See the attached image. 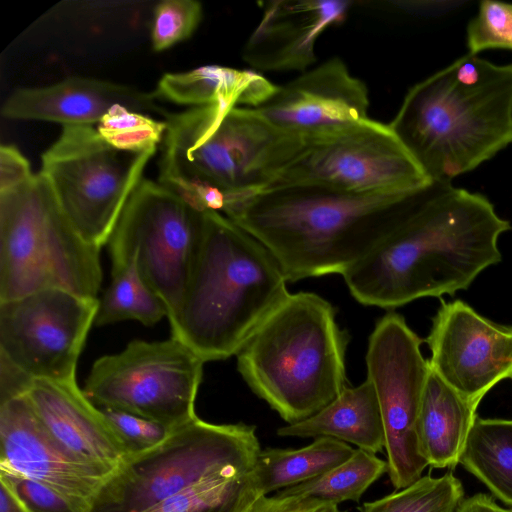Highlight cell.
<instances>
[{
	"label": "cell",
	"instance_id": "obj_1",
	"mask_svg": "<svg viewBox=\"0 0 512 512\" xmlns=\"http://www.w3.org/2000/svg\"><path fill=\"white\" fill-rule=\"evenodd\" d=\"M510 228L484 196L431 181L406 197L387 237L342 276L366 306L453 295L501 260L498 240Z\"/></svg>",
	"mask_w": 512,
	"mask_h": 512
},
{
	"label": "cell",
	"instance_id": "obj_2",
	"mask_svg": "<svg viewBox=\"0 0 512 512\" xmlns=\"http://www.w3.org/2000/svg\"><path fill=\"white\" fill-rule=\"evenodd\" d=\"M410 194L272 187L228 199L221 213L264 245L295 282L343 275L359 263L391 232Z\"/></svg>",
	"mask_w": 512,
	"mask_h": 512
},
{
	"label": "cell",
	"instance_id": "obj_3",
	"mask_svg": "<svg viewBox=\"0 0 512 512\" xmlns=\"http://www.w3.org/2000/svg\"><path fill=\"white\" fill-rule=\"evenodd\" d=\"M388 125L431 181L451 182L512 142V64L468 53L415 84Z\"/></svg>",
	"mask_w": 512,
	"mask_h": 512
},
{
	"label": "cell",
	"instance_id": "obj_4",
	"mask_svg": "<svg viewBox=\"0 0 512 512\" xmlns=\"http://www.w3.org/2000/svg\"><path fill=\"white\" fill-rule=\"evenodd\" d=\"M275 257L256 238L215 210L204 231L171 336L204 362L236 355L264 318L288 295Z\"/></svg>",
	"mask_w": 512,
	"mask_h": 512
},
{
	"label": "cell",
	"instance_id": "obj_5",
	"mask_svg": "<svg viewBox=\"0 0 512 512\" xmlns=\"http://www.w3.org/2000/svg\"><path fill=\"white\" fill-rule=\"evenodd\" d=\"M165 121L159 182L203 211L265 188L305 139L248 107H192Z\"/></svg>",
	"mask_w": 512,
	"mask_h": 512
},
{
	"label": "cell",
	"instance_id": "obj_6",
	"mask_svg": "<svg viewBox=\"0 0 512 512\" xmlns=\"http://www.w3.org/2000/svg\"><path fill=\"white\" fill-rule=\"evenodd\" d=\"M347 343L328 301L310 292L288 293L236 354L237 369L259 398L293 424L346 387Z\"/></svg>",
	"mask_w": 512,
	"mask_h": 512
},
{
	"label": "cell",
	"instance_id": "obj_7",
	"mask_svg": "<svg viewBox=\"0 0 512 512\" xmlns=\"http://www.w3.org/2000/svg\"><path fill=\"white\" fill-rule=\"evenodd\" d=\"M99 253L75 230L40 172L0 192V302L46 289L97 298Z\"/></svg>",
	"mask_w": 512,
	"mask_h": 512
},
{
	"label": "cell",
	"instance_id": "obj_8",
	"mask_svg": "<svg viewBox=\"0 0 512 512\" xmlns=\"http://www.w3.org/2000/svg\"><path fill=\"white\" fill-rule=\"evenodd\" d=\"M261 450L254 425L196 417L152 450L129 457L105 482L89 512H144L200 482L255 466Z\"/></svg>",
	"mask_w": 512,
	"mask_h": 512
},
{
	"label": "cell",
	"instance_id": "obj_9",
	"mask_svg": "<svg viewBox=\"0 0 512 512\" xmlns=\"http://www.w3.org/2000/svg\"><path fill=\"white\" fill-rule=\"evenodd\" d=\"M155 152L116 149L93 125L63 126L42 154L40 173L79 235L101 249Z\"/></svg>",
	"mask_w": 512,
	"mask_h": 512
},
{
	"label": "cell",
	"instance_id": "obj_10",
	"mask_svg": "<svg viewBox=\"0 0 512 512\" xmlns=\"http://www.w3.org/2000/svg\"><path fill=\"white\" fill-rule=\"evenodd\" d=\"M203 231V210L159 181L142 179L108 241L111 270L134 259L170 321L182 304Z\"/></svg>",
	"mask_w": 512,
	"mask_h": 512
},
{
	"label": "cell",
	"instance_id": "obj_11",
	"mask_svg": "<svg viewBox=\"0 0 512 512\" xmlns=\"http://www.w3.org/2000/svg\"><path fill=\"white\" fill-rule=\"evenodd\" d=\"M430 182L389 125L367 118L305 137L263 189L302 185L352 194L405 195Z\"/></svg>",
	"mask_w": 512,
	"mask_h": 512
},
{
	"label": "cell",
	"instance_id": "obj_12",
	"mask_svg": "<svg viewBox=\"0 0 512 512\" xmlns=\"http://www.w3.org/2000/svg\"><path fill=\"white\" fill-rule=\"evenodd\" d=\"M204 361L175 337L133 340L97 359L83 392L96 406L122 409L169 428L194 418Z\"/></svg>",
	"mask_w": 512,
	"mask_h": 512
},
{
	"label": "cell",
	"instance_id": "obj_13",
	"mask_svg": "<svg viewBox=\"0 0 512 512\" xmlns=\"http://www.w3.org/2000/svg\"><path fill=\"white\" fill-rule=\"evenodd\" d=\"M421 339L395 313H387L372 331L367 347V378L378 398L384 428L387 473L400 490L422 475L428 463L419 444V417L430 371Z\"/></svg>",
	"mask_w": 512,
	"mask_h": 512
},
{
	"label": "cell",
	"instance_id": "obj_14",
	"mask_svg": "<svg viewBox=\"0 0 512 512\" xmlns=\"http://www.w3.org/2000/svg\"><path fill=\"white\" fill-rule=\"evenodd\" d=\"M98 307L97 298L63 289L2 301L0 356L35 380H75Z\"/></svg>",
	"mask_w": 512,
	"mask_h": 512
},
{
	"label": "cell",
	"instance_id": "obj_15",
	"mask_svg": "<svg viewBox=\"0 0 512 512\" xmlns=\"http://www.w3.org/2000/svg\"><path fill=\"white\" fill-rule=\"evenodd\" d=\"M427 343L431 370L474 403L512 377V326L484 318L463 301L442 303Z\"/></svg>",
	"mask_w": 512,
	"mask_h": 512
},
{
	"label": "cell",
	"instance_id": "obj_16",
	"mask_svg": "<svg viewBox=\"0 0 512 512\" xmlns=\"http://www.w3.org/2000/svg\"><path fill=\"white\" fill-rule=\"evenodd\" d=\"M113 470L86 463L59 446L26 395L0 403V474L37 481L89 512Z\"/></svg>",
	"mask_w": 512,
	"mask_h": 512
},
{
	"label": "cell",
	"instance_id": "obj_17",
	"mask_svg": "<svg viewBox=\"0 0 512 512\" xmlns=\"http://www.w3.org/2000/svg\"><path fill=\"white\" fill-rule=\"evenodd\" d=\"M369 103L365 83L334 57L278 86L254 109L279 129L309 137L369 118Z\"/></svg>",
	"mask_w": 512,
	"mask_h": 512
},
{
	"label": "cell",
	"instance_id": "obj_18",
	"mask_svg": "<svg viewBox=\"0 0 512 512\" xmlns=\"http://www.w3.org/2000/svg\"><path fill=\"white\" fill-rule=\"evenodd\" d=\"M355 4L347 0L267 2L260 22L244 44L242 58L255 70L302 73L316 61L319 37L342 23Z\"/></svg>",
	"mask_w": 512,
	"mask_h": 512
},
{
	"label": "cell",
	"instance_id": "obj_19",
	"mask_svg": "<svg viewBox=\"0 0 512 512\" xmlns=\"http://www.w3.org/2000/svg\"><path fill=\"white\" fill-rule=\"evenodd\" d=\"M27 396L46 431L72 456L113 471L129 458L103 413L76 379L35 380Z\"/></svg>",
	"mask_w": 512,
	"mask_h": 512
},
{
	"label": "cell",
	"instance_id": "obj_20",
	"mask_svg": "<svg viewBox=\"0 0 512 512\" xmlns=\"http://www.w3.org/2000/svg\"><path fill=\"white\" fill-rule=\"evenodd\" d=\"M134 111L168 113L156 103L154 93L126 85L87 77H71L43 87L20 88L1 108L10 120L47 121L69 125L98 124L114 106Z\"/></svg>",
	"mask_w": 512,
	"mask_h": 512
},
{
	"label": "cell",
	"instance_id": "obj_21",
	"mask_svg": "<svg viewBox=\"0 0 512 512\" xmlns=\"http://www.w3.org/2000/svg\"><path fill=\"white\" fill-rule=\"evenodd\" d=\"M277 87L253 70L211 64L185 72L165 73L153 93L156 98L191 108L210 105L256 108Z\"/></svg>",
	"mask_w": 512,
	"mask_h": 512
},
{
	"label": "cell",
	"instance_id": "obj_22",
	"mask_svg": "<svg viewBox=\"0 0 512 512\" xmlns=\"http://www.w3.org/2000/svg\"><path fill=\"white\" fill-rule=\"evenodd\" d=\"M282 437H331L373 454L384 450L385 437L376 391L367 378L345 387L311 417L278 428Z\"/></svg>",
	"mask_w": 512,
	"mask_h": 512
},
{
	"label": "cell",
	"instance_id": "obj_23",
	"mask_svg": "<svg viewBox=\"0 0 512 512\" xmlns=\"http://www.w3.org/2000/svg\"><path fill=\"white\" fill-rule=\"evenodd\" d=\"M479 404L460 395L430 368L419 417L421 453L433 468H454L466 446Z\"/></svg>",
	"mask_w": 512,
	"mask_h": 512
},
{
	"label": "cell",
	"instance_id": "obj_24",
	"mask_svg": "<svg viewBox=\"0 0 512 512\" xmlns=\"http://www.w3.org/2000/svg\"><path fill=\"white\" fill-rule=\"evenodd\" d=\"M355 449L331 437H317L298 449L268 448L261 450L254 478L258 494L289 488L326 473L352 456Z\"/></svg>",
	"mask_w": 512,
	"mask_h": 512
},
{
	"label": "cell",
	"instance_id": "obj_25",
	"mask_svg": "<svg viewBox=\"0 0 512 512\" xmlns=\"http://www.w3.org/2000/svg\"><path fill=\"white\" fill-rule=\"evenodd\" d=\"M460 463L512 506V420L476 417Z\"/></svg>",
	"mask_w": 512,
	"mask_h": 512
},
{
	"label": "cell",
	"instance_id": "obj_26",
	"mask_svg": "<svg viewBox=\"0 0 512 512\" xmlns=\"http://www.w3.org/2000/svg\"><path fill=\"white\" fill-rule=\"evenodd\" d=\"M95 318V325L104 326L125 320H136L152 326L168 316L164 301L141 275L134 259L111 270Z\"/></svg>",
	"mask_w": 512,
	"mask_h": 512
},
{
	"label": "cell",
	"instance_id": "obj_27",
	"mask_svg": "<svg viewBox=\"0 0 512 512\" xmlns=\"http://www.w3.org/2000/svg\"><path fill=\"white\" fill-rule=\"evenodd\" d=\"M253 467L200 482L144 512H243L258 496Z\"/></svg>",
	"mask_w": 512,
	"mask_h": 512
},
{
	"label": "cell",
	"instance_id": "obj_28",
	"mask_svg": "<svg viewBox=\"0 0 512 512\" xmlns=\"http://www.w3.org/2000/svg\"><path fill=\"white\" fill-rule=\"evenodd\" d=\"M384 473L387 462L376 454L356 448L351 457L307 482L279 490L281 496L311 497L338 505L358 502L366 490Z\"/></svg>",
	"mask_w": 512,
	"mask_h": 512
},
{
	"label": "cell",
	"instance_id": "obj_29",
	"mask_svg": "<svg viewBox=\"0 0 512 512\" xmlns=\"http://www.w3.org/2000/svg\"><path fill=\"white\" fill-rule=\"evenodd\" d=\"M464 489L451 472L441 477L421 476L410 485L358 506L359 512H455Z\"/></svg>",
	"mask_w": 512,
	"mask_h": 512
},
{
	"label": "cell",
	"instance_id": "obj_30",
	"mask_svg": "<svg viewBox=\"0 0 512 512\" xmlns=\"http://www.w3.org/2000/svg\"><path fill=\"white\" fill-rule=\"evenodd\" d=\"M96 129L112 147L138 153L157 149L164 139L167 123L146 113L116 105L104 115Z\"/></svg>",
	"mask_w": 512,
	"mask_h": 512
},
{
	"label": "cell",
	"instance_id": "obj_31",
	"mask_svg": "<svg viewBox=\"0 0 512 512\" xmlns=\"http://www.w3.org/2000/svg\"><path fill=\"white\" fill-rule=\"evenodd\" d=\"M203 17V8L195 0H164L153 12L151 44L162 52L190 38Z\"/></svg>",
	"mask_w": 512,
	"mask_h": 512
},
{
	"label": "cell",
	"instance_id": "obj_32",
	"mask_svg": "<svg viewBox=\"0 0 512 512\" xmlns=\"http://www.w3.org/2000/svg\"><path fill=\"white\" fill-rule=\"evenodd\" d=\"M469 53L486 49H512V5L482 1L467 29Z\"/></svg>",
	"mask_w": 512,
	"mask_h": 512
},
{
	"label": "cell",
	"instance_id": "obj_33",
	"mask_svg": "<svg viewBox=\"0 0 512 512\" xmlns=\"http://www.w3.org/2000/svg\"><path fill=\"white\" fill-rule=\"evenodd\" d=\"M117 434L129 457L145 453L163 443L172 428L146 417L108 406H97Z\"/></svg>",
	"mask_w": 512,
	"mask_h": 512
},
{
	"label": "cell",
	"instance_id": "obj_34",
	"mask_svg": "<svg viewBox=\"0 0 512 512\" xmlns=\"http://www.w3.org/2000/svg\"><path fill=\"white\" fill-rule=\"evenodd\" d=\"M30 512H79L66 498L37 481L3 475Z\"/></svg>",
	"mask_w": 512,
	"mask_h": 512
},
{
	"label": "cell",
	"instance_id": "obj_35",
	"mask_svg": "<svg viewBox=\"0 0 512 512\" xmlns=\"http://www.w3.org/2000/svg\"><path fill=\"white\" fill-rule=\"evenodd\" d=\"M243 512H344L338 505L311 497L258 496Z\"/></svg>",
	"mask_w": 512,
	"mask_h": 512
},
{
	"label": "cell",
	"instance_id": "obj_36",
	"mask_svg": "<svg viewBox=\"0 0 512 512\" xmlns=\"http://www.w3.org/2000/svg\"><path fill=\"white\" fill-rule=\"evenodd\" d=\"M25 156L13 145L0 147V192L18 187L33 176Z\"/></svg>",
	"mask_w": 512,
	"mask_h": 512
},
{
	"label": "cell",
	"instance_id": "obj_37",
	"mask_svg": "<svg viewBox=\"0 0 512 512\" xmlns=\"http://www.w3.org/2000/svg\"><path fill=\"white\" fill-rule=\"evenodd\" d=\"M34 381L27 373L0 356V403L26 395Z\"/></svg>",
	"mask_w": 512,
	"mask_h": 512
},
{
	"label": "cell",
	"instance_id": "obj_38",
	"mask_svg": "<svg viewBox=\"0 0 512 512\" xmlns=\"http://www.w3.org/2000/svg\"><path fill=\"white\" fill-rule=\"evenodd\" d=\"M380 3L388 6L390 10L413 15L441 14L462 4V2L457 1H386Z\"/></svg>",
	"mask_w": 512,
	"mask_h": 512
},
{
	"label": "cell",
	"instance_id": "obj_39",
	"mask_svg": "<svg viewBox=\"0 0 512 512\" xmlns=\"http://www.w3.org/2000/svg\"><path fill=\"white\" fill-rule=\"evenodd\" d=\"M455 512H512V508H503L496 504L490 496L478 493L463 499Z\"/></svg>",
	"mask_w": 512,
	"mask_h": 512
},
{
	"label": "cell",
	"instance_id": "obj_40",
	"mask_svg": "<svg viewBox=\"0 0 512 512\" xmlns=\"http://www.w3.org/2000/svg\"><path fill=\"white\" fill-rule=\"evenodd\" d=\"M0 512H30L3 476H0Z\"/></svg>",
	"mask_w": 512,
	"mask_h": 512
},
{
	"label": "cell",
	"instance_id": "obj_41",
	"mask_svg": "<svg viewBox=\"0 0 512 512\" xmlns=\"http://www.w3.org/2000/svg\"><path fill=\"white\" fill-rule=\"evenodd\" d=\"M512 378V377H511Z\"/></svg>",
	"mask_w": 512,
	"mask_h": 512
}]
</instances>
